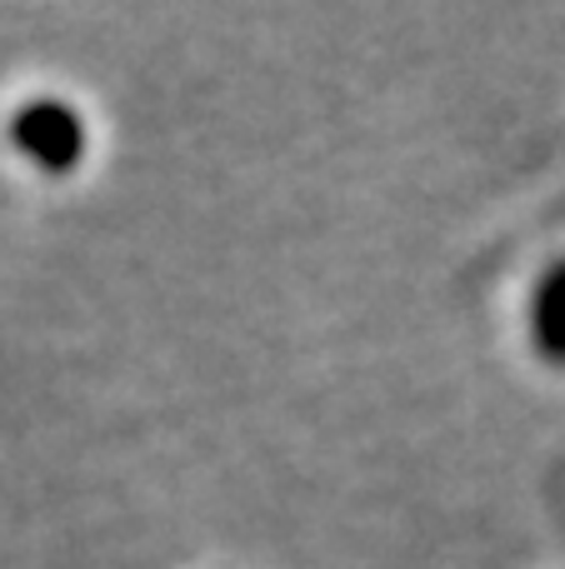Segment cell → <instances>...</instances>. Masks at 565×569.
Wrapping results in <instances>:
<instances>
[{"mask_svg":"<svg viewBox=\"0 0 565 569\" xmlns=\"http://www.w3.org/2000/svg\"><path fill=\"white\" fill-rule=\"evenodd\" d=\"M86 120L60 96H36L10 116V146L40 170V176H70L86 160Z\"/></svg>","mask_w":565,"mask_h":569,"instance_id":"obj_1","label":"cell"},{"mask_svg":"<svg viewBox=\"0 0 565 569\" xmlns=\"http://www.w3.org/2000/svg\"><path fill=\"white\" fill-rule=\"evenodd\" d=\"M531 340L546 355V365L565 370V260L546 270L536 290V305H531Z\"/></svg>","mask_w":565,"mask_h":569,"instance_id":"obj_2","label":"cell"}]
</instances>
